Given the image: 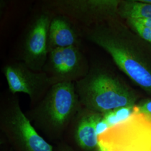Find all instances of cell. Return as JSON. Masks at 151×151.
Segmentation results:
<instances>
[{
    "instance_id": "6da1fadb",
    "label": "cell",
    "mask_w": 151,
    "mask_h": 151,
    "mask_svg": "<svg viewBox=\"0 0 151 151\" xmlns=\"http://www.w3.org/2000/svg\"><path fill=\"white\" fill-rule=\"evenodd\" d=\"M127 34L115 18L87 27L85 32L87 40L106 51L120 70L151 93V70L137 54Z\"/></svg>"
},
{
    "instance_id": "7a4b0ae2",
    "label": "cell",
    "mask_w": 151,
    "mask_h": 151,
    "mask_svg": "<svg viewBox=\"0 0 151 151\" xmlns=\"http://www.w3.org/2000/svg\"><path fill=\"white\" fill-rule=\"evenodd\" d=\"M81 106L103 115L120 108L134 107L137 96L119 78L97 67L75 82Z\"/></svg>"
},
{
    "instance_id": "3957f363",
    "label": "cell",
    "mask_w": 151,
    "mask_h": 151,
    "mask_svg": "<svg viewBox=\"0 0 151 151\" xmlns=\"http://www.w3.org/2000/svg\"><path fill=\"white\" fill-rule=\"evenodd\" d=\"M81 107L75 83L63 82L51 87L27 115L46 135L57 138L72 124Z\"/></svg>"
},
{
    "instance_id": "277c9868",
    "label": "cell",
    "mask_w": 151,
    "mask_h": 151,
    "mask_svg": "<svg viewBox=\"0 0 151 151\" xmlns=\"http://www.w3.org/2000/svg\"><path fill=\"white\" fill-rule=\"evenodd\" d=\"M0 128L16 151H54L23 113L15 95L7 97L1 104Z\"/></svg>"
},
{
    "instance_id": "5b68a950",
    "label": "cell",
    "mask_w": 151,
    "mask_h": 151,
    "mask_svg": "<svg viewBox=\"0 0 151 151\" xmlns=\"http://www.w3.org/2000/svg\"><path fill=\"white\" fill-rule=\"evenodd\" d=\"M104 151H151V120L133 112L98 135Z\"/></svg>"
},
{
    "instance_id": "8992f818",
    "label": "cell",
    "mask_w": 151,
    "mask_h": 151,
    "mask_svg": "<svg viewBox=\"0 0 151 151\" xmlns=\"http://www.w3.org/2000/svg\"><path fill=\"white\" fill-rule=\"evenodd\" d=\"M120 0H49L44 8L90 27L118 16Z\"/></svg>"
},
{
    "instance_id": "52a82bcc",
    "label": "cell",
    "mask_w": 151,
    "mask_h": 151,
    "mask_svg": "<svg viewBox=\"0 0 151 151\" xmlns=\"http://www.w3.org/2000/svg\"><path fill=\"white\" fill-rule=\"evenodd\" d=\"M90 68L80 48L73 47L49 50L42 71L55 85L63 82L75 83L87 75Z\"/></svg>"
},
{
    "instance_id": "ba28073f",
    "label": "cell",
    "mask_w": 151,
    "mask_h": 151,
    "mask_svg": "<svg viewBox=\"0 0 151 151\" xmlns=\"http://www.w3.org/2000/svg\"><path fill=\"white\" fill-rule=\"evenodd\" d=\"M54 14L48 10L35 16L27 29L22 49V62L32 70L42 72L49 53V25Z\"/></svg>"
},
{
    "instance_id": "9c48e42d",
    "label": "cell",
    "mask_w": 151,
    "mask_h": 151,
    "mask_svg": "<svg viewBox=\"0 0 151 151\" xmlns=\"http://www.w3.org/2000/svg\"><path fill=\"white\" fill-rule=\"evenodd\" d=\"M2 71L11 94L25 93L33 103H39L54 85L43 71L32 70L22 62L5 65Z\"/></svg>"
},
{
    "instance_id": "30bf717a",
    "label": "cell",
    "mask_w": 151,
    "mask_h": 151,
    "mask_svg": "<svg viewBox=\"0 0 151 151\" xmlns=\"http://www.w3.org/2000/svg\"><path fill=\"white\" fill-rule=\"evenodd\" d=\"M104 115L81 106L72 124L76 143L85 151H95L99 146L97 127Z\"/></svg>"
},
{
    "instance_id": "8fae6325",
    "label": "cell",
    "mask_w": 151,
    "mask_h": 151,
    "mask_svg": "<svg viewBox=\"0 0 151 151\" xmlns=\"http://www.w3.org/2000/svg\"><path fill=\"white\" fill-rule=\"evenodd\" d=\"M81 45L80 34L70 19L54 14L49 28V51L57 48L79 47Z\"/></svg>"
},
{
    "instance_id": "7c38bea8",
    "label": "cell",
    "mask_w": 151,
    "mask_h": 151,
    "mask_svg": "<svg viewBox=\"0 0 151 151\" xmlns=\"http://www.w3.org/2000/svg\"><path fill=\"white\" fill-rule=\"evenodd\" d=\"M118 16L128 19H151V4L140 1H120Z\"/></svg>"
},
{
    "instance_id": "4fadbf2b",
    "label": "cell",
    "mask_w": 151,
    "mask_h": 151,
    "mask_svg": "<svg viewBox=\"0 0 151 151\" xmlns=\"http://www.w3.org/2000/svg\"><path fill=\"white\" fill-rule=\"evenodd\" d=\"M128 25L145 40L151 44V29L147 27L135 19L126 20Z\"/></svg>"
},
{
    "instance_id": "5bb4252c",
    "label": "cell",
    "mask_w": 151,
    "mask_h": 151,
    "mask_svg": "<svg viewBox=\"0 0 151 151\" xmlns=\"http://www.w3.org/2000/svg\"><path fill=\"white\" fill-rule=\"evenodd\" d=\"M135 113L143 114L151 120V99H145L140 101L133 108Z\"/></svg>"
},
{
    "instance_id": "9a60e30c",
    "label": "cell",
    "mask_w": 151,
    "mask_h": 151,
    "mask_svg": "<svg viewBox=\"0 0 151 151\" xmlns=\"http://www.w3.org/2000/svg\"><path fill=\"white\" fill-rule=\"evenodd\" d=\"M56 151H75L70 146L68 145L61 143L59 144L56 148Z\"/></svg>"
},
{
    "instance_id": "2e32d148",
    "label": "cell",
    "mask_w": 151,
    "mask_h": 151,
    "mask_svg": "<svg viewBox=\"0 0 151 151\" xmlns=\"http://www.w3.org/2000/svg\"><path fill=\"white\" fill-rule=\"evenodd\" d=\"M147 27L151 29V19H135Z\"/></svg>"
},
{
    "instance_id": "e0dca14e",
    "label": "cell",
    "mask_w": 151,
    "mask_h": 151,
    "mask_svg": "<svg viewBox=\"0 0 151 151\" xmlns=\"http://www.w3.org/2000/svg\"><path fill=\"white\" fill-rule=\"evenodd\" d=\"M140 2H145V3H147V4H151V0H139Z\"/></svg>"
},
{
    "instance_id": "ac0fdd59",
    "label": "cell",
    "mask_w": 151,
    "mask_h": 151,
    "mask_svg": "<svg viewBox=\"0 0 151 151\" xmlns=\"http://www.w3.org/2000/svg\"><path fill=\"white\" fill-rule=\"evenodd\" d=\"M95 151H104V150L102 148V147L99 145V147Z\"/></svg>"
}]
</instances>
